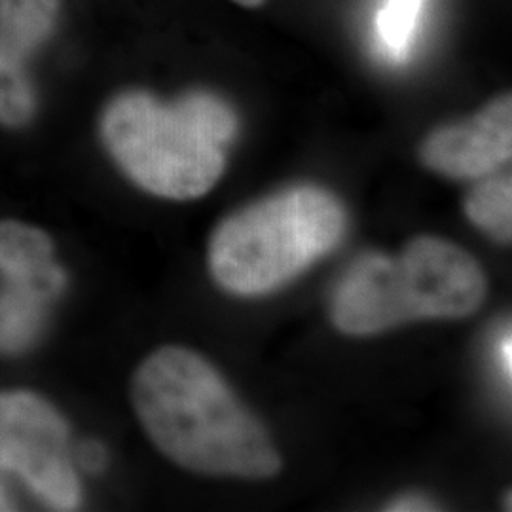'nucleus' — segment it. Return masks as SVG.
<instances>
[{
  "instance_id": "obj_1",
  "label": "nucleus",
  "mask_w": 512,
  "mask_h": 512,
  "mask_svg": "<svg viewBox=\"0 0 512 512\" xmlns=\"http://www.w3.org/2000/svg\"><path fill=\"white\" fill-rule=\"evenodd\" d=\"M131 401L148 439L183 469L215 476L270 478L281 459L260 421L202 355L167 346L139 365Z\"/></svg>"
},
{
  "instance_id": "obj_2",
  "label": "nucleus",
  "mask_w": 512,
  "mask_h": 512,
  "mask_svg": "<svg viewBox=\"0 0 512 512\" xmlns=\"http://www.w3.org/2000/svg\"><path fill=\"white\" fill-rule=\"evenodd\" d=\"M238 120L211 93L165 105L145 92L114 97L101 120L112 160L135 184L167 200H196L224 171V147Z\"/></svg>"
},
{
  "instance_id": "obj_3",
  "label": "nucleus",
  "mask_w": 512,
  "mask_h": 512,
  "mask_svg": "<svg viewBox=\"0 0 512 512\" xmlns=\"http://www.w3.org/2000/svg\"><path fill=\"white\" fill-rule=\"evenodd\" d=\"M488 293L480 264L458 245L418 238L391 256L357 260L332 300L336 327L351 336L378 334L414 319H459Z\"/></svg>"
},
{
  "instance_id": "obj_4",
  "label": "nucleus",
  "mask_w": 512,
  "mask_h": 512,
  "mask_svg": "<svg viewBox=\"0 0 512 512\" xmlns=\"http://www.w3.org/2000/svg\"><path fill=\"white\" fill-rule=\"evenodd\" d=\"M344 230V209L325 190H285L220 224L209 243V268L230 293H270L330 253Z\"/></svg>"
},
{
  "instance_id": "obj_5",
  "label": "nucleus",
  "mask_w": 512,
  "mask_h": 512,
  "mask_svg": "<svg viewBox=\"0 0 512 512\" xmlns=\"http://www.w3.org/2000/svg\"><path fill=\"white\" fill-rule=\"evenodd\" d=\"M0 471L21 478L54 511L80 507L82 490L69 452V425L37 393H0Z\"/></svg>"
},
{
  "instance_id": "obj_6",
  "label": "nucleus",
  "mask_w": 512,
  "mask_h": 512,
  "mask_svg": "<svg viewBox=\"0 0 512 512\" xmlns=\"http://www.w3.org/2000/svg\"><path fill=\"white\" fill-rule=\"evenodd\" d=\"M512 154V99L501 95L475 118L433 131L421 145V160L454 179L494 173Z\"/></svg>"
},
{
  "instance_id": "obj_7",
  "label": "nucleus",
  "mask_w": 512,
  "mask_h": 512,
  "mask_svg": "<svg viewBox=\"0 0 512 512\" xmlns=\"http://www.w3.org/2000/svg\"><path fill=\"white\" fill-rule=\"evenodd\" d=\"M0 277L4 283L33 287L59 296L67 275L54 258V243L37 226L19 220H0Z\"/></svg>"
},
{
  "instance_id": "obj_8",
  "label": "nucleus",
  "mask_w": 512,
  "mask_h": 512,
  "mask_svg": "<svg viewBox=\"0 0 512 512\" xmlns=\"http://www.w3.org/2000/svg\"><path fill=\"white\" fill-rule=\"evenodd\" d=\"M52 300L33 287L4 283L0 289V353H21L37 342Z\"/></svg>"
},
{
  "instance_id": "obj_9",
  "label": "nucleus",
  "mask_w": 512,
  "mask_h": 512,
  "mask_svg": "<svg viewBox=\"0 0 512 512\" xmlns=\"http://www.w3.org/2000/svg\"><path fill=\"white\" fill-rule=\"evenodd\" d=\"M29 57L0 35V126L21 128L37 110Z\"/></svg>"
},
{
  "instance_id": "obj_10",
  "label": "nucleus",
  "mask_w": 512,
  "mask_h": 512,
  "mask_svg": "<svg viewBox=\"0 0 512 512\" xmlns=\"http://www.w3.org/2000/svg\"><path fill=\"white\" fill-rule=\"evenodd\" d=\"M59 0H0V35L33 55L52 37Z\"/></svg>"
},
{
  "instance_id": "obj_11",
  "label": "nucleus",
  "mask_w": 512,
  "mask_h": 512,
  "mask_svg": "<svg viewBox=\"0 0 512 512\" xmlns=\"http://www.w3.org/2000/svg\"><path fill=\"white\" fill-rule=\"evenodd\" d=\"M425 0H382L374 16V37L391 63H404L416 44Z\"/></svg>"
},
{
  "instance_id": "obj_12",
  "label": "nucleus",
  "mask_w": 512,
  "mask_h": 512,
  "mask_svg": "<svg viewBox=\"0 0 512 512\" xmlns=\"http://www.w3.org/2000/svg\"><path fill=\"white\" fill-rule=\"evenodd\" d=\"M469 219L499 241H511L512 184L509 175H497L478 184L465 202Z\"/></svg>"
},
{
  "instance_id": "obj_13",
  "label": "nucleus",
  "mask_w": 512,
  "mask_h": 512,
  "mask_svg": "<svg viewBox=\"0 0 512 512\" xmlns=\"http://www.w3.org/2000/svg\"><path fill=\"white\" fill-rule=\"evenodd\" d=\"M109 454L101 442L86 440L76 450V463L88 473H101L107 467Z\"/></svg>"
},
{
  "instance_id": "obj_14",
  "label": "nucleus",
  "mask_w": 512,
  "mask_h": 512,
  "mask_svg": "<svg viewBox=\"0 0 512 512\" xmlns=\"http://www.w3.org/2000/svg\"><path fill=\"white\" fill-rule=\"evenodd\" d=\"M437 507H433V503L431 501H427V499H423V497H414V495H410V497H403V499H397L391 507H387V511H435Z\"/></svg>"
},
{
  "instance_id": "obj_15",
  "label": "nucleus",
  "mask_w": 512,
  "mask_h": 512,
  "mask_svg": "<svg viewBox=\"0 0 512 512\" xmlns=\"http://www.w3.org/2000/svg\"><path fill=\"white\" fill-rule=\"evenodd\" d=\"M497 359H499V366H501V372L503 376L507 374V382H511L512 374V340L511 332L507 329V332L503 334L501 342H499V353H497Z\"/></svg>"
},
{
  "instance_id": "obj_16",
  "label": "nucleus",
  "mask_w": 512,
  "mask_h": 512,
  "mask_svg": "<svg viewBox=\"0 0 512 512\" xmlns=\"http://www.w3.org/2000/svg\"><path fill=\"white\" fill-rule=\"evenodd\" d=\"M12 509H14V505H12L10 497L6 495L4 488L0 486V511H12Z\"/></svg>"
},
{
  "instance_id": "obj_17",
  "label": "nucleus",
  "mask_w": 512,
  "mask_h": 512,
  "mask_svg": "<svg viewBox=\"0 0 512 512\" xmlns=\"http://www.w3.org/2000/svg\"><path fill=\"white\" fill-rule=\"evenodd\" d=\"M239 4H243V6H249V8H255V6H260L264 0H236Z\"/></svg>"
}]
</instances>
